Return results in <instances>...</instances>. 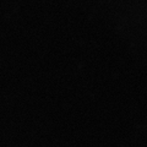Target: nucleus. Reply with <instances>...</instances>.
<instances>
[]
</instances>
